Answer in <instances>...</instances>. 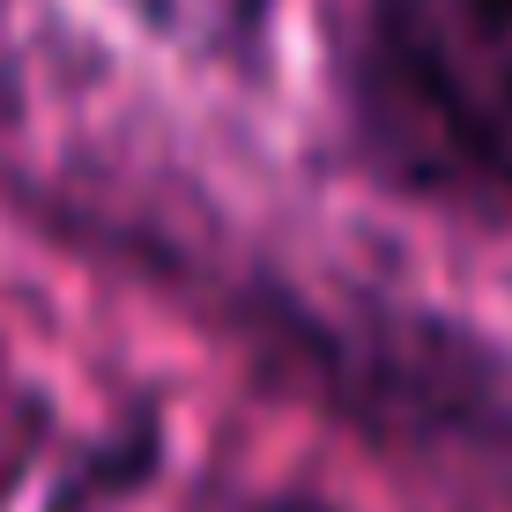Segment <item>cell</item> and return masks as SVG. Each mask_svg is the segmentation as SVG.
I'll list each match as a JSON object with an SVG mask.
<instances>
[{"instance_id":"obj_1","label":"cell","mask_w":512,"mask_h":512,"mask_svg":"<svg viewBox=\"0 0 512 512\" xmlns=\"http://www.w3.org/2000/svg\"><path fill=\"white\" fill-rule=\"evenodd\" d=\"M342 134L394 193L512 223V0H320Z\"/></svg>"},{"instance_id":"obj_2","label":"cell","mask_w":512,"mask_h":512,"mask_svg":"<svg viewBox=\"0 0 512 512\" xmlns=\"http://www.w3.org/2000/svg\"><path fill=\"white\" fill-rule=\"evenodd\" d=\"M149 38L186 52L193 67H253L268 52L275 0H119Z\"/></svg>"},{"instance_id":"obj_3","label":"cell","mask_w":512,"mask_h":512,"mask_svg":"<svg viewBox=\"0 0 512 512\" xmlns=\"http://www.w3.org/2000/svg\"><path fill=\"white\" fill-rule=\"evenodd\" d=\"M268 512H327V505H305V498H290V505H268Z\"/></svg>"}]
</instances>
